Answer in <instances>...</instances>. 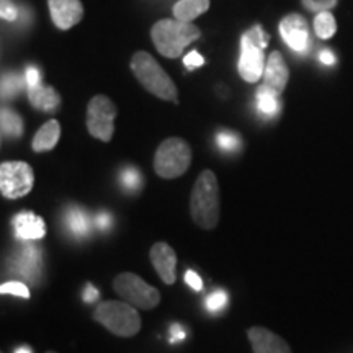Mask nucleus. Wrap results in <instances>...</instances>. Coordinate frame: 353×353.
<instances>
[{"instance_id": "obj_1", "label": "nucleus", "mask_w": 353, "mask_h": 353, "mask_svg": "<svg viewBox=\"0 0 353 353\" xmlns=\"http://www.w3.org/2000/svg\"><path fill=\"white\" fill-rule=\"evenodd\" d=\"M219 187L213 170H203L193 185L190 196V213L196 226L214 229L219 223Z\"/></svg>"}, {"instance_id": "obj_2", "label": "nucleus", "mask_w": 353, "mask_h": 353, "mask_svg": "<svg viewBox=\"0 0 353 353\" xmlns=\"http://www.w3.org/2000/svg\"><path fill=\"white\" fill-rule=\"evenodd\" d=\"M200 37V28L192 21H180L176 19L159 20L151 28L154 46L162 56L169 59L179 57L190 43L196 41Z\"/></svg>"}, {"instance_id": "obj_3", "label": "nucleus", "mask_w": 353, "mask_h": 353, "mask_svg": "<svg viewBox=\"0 0 353 353\" xmlns=\"http://www.w3.org/2000/svg\"><path fill=\"white\" fill-rule=\"evenodd\" d=\"M131 70L138 82L143 85L145 90L151 92L157 99L174 101H179V92L169 74L159 65V63L154 57L145 51L134 52L131 57Z\"/></svg>"}, {"instance_id": "obj_4", "label": "nucleus", "mask_w": 353, "mask_h": 353, "mask_svg": "<svg viewBox=\"0 0 353 353\" xmlns=\"http://www.w3.org/2000/svg\"><path fill=\"white\" fill-rule=\"evenodd\" d=\"M268 41H270V37L263 32L260 25L252 26L242 34L239 76L245 82L255 83L263 77L265 64H267L263 50L268 46Z\"/></svg>"}, {"instance_id": "obj_5", "label": "nucleus", "mask_w": 353, "mask_h": 353, "mask_svg": "<svg viewBox=\"0 0 353 353\" xmlns=\"http://www.w3.org/2000/svg\"><path fill=\"white\" fill-rule=\"evenodd\" d=\"M94 319L118 337H132L141 330L138 309L126 301H103L95 309Z\"/></svg>"}, {"instance_id": "obj_6", "label": "nucleus", "mask_w": 353, "mask_h": 353, "mask_svg": "<svg viewBox=\"0 0 353 353\" xmlns=\"http://www.w3.org/2000/svg\"><path fill=\"white\" fill-rule=\"evenodd\" d=\"M192 164V148L182 138H169L157 148L154 156V170L161 179L182 176Z\"/></svg>"}, {"instance_id": "obj_7", "label": "nucleus", "mask_w": 353, "mask_h": 353, "mask_svg": "<svg viewBox=\"0 0 353 353\" xmlns=\"http://www.w3.org/2000/svg\"><path fill=\"white\" fill-rule=\"evenodd\" d=\"M113 288L120 294L123 301L132 304L134 307L151 311L161 303V293L157 288L148 285L136 273H120L114 276Z\"/></svg>"}, {"instance_id": "obj_8", "label": "nucleus", "mask_w": 353, "mask_h": 353, "mask_svg": "<svg viewBox=\"0 0 353 353\" xmlns=\"http://www.w3.org/2000/svg\"><path fill=\"white\" fill-rule=\"evenodd\" d=\"M117 105L107 95H95L87 107V130L95 139L110 143L114 134Z\"/></svg>"}, {"instance_id": "obj_9", "label": "nucleus", "mask_w": 353, "mask_h": 353, "mask_svg": "<svg viewBox=\"0 0 353 353\" xmlns=\"http://www.w3.org/2000/svg\"><path fill=\"white\" fill-rule=\"evenodd\" d=\"M34 185L32 165L21 161L2 162L0 165V192L7 200H17L28 195Z\"/></svg>"}, {"instance_id": "obj_10", "label": "nucleus", "mask_w": 353, "mask_h": 353, "mask_svg": "<svg viewBox=\"0 0 353 353\" xmlns=\"http://www.w3.org/2000/svg\"><path fill=\"white\" fill-rule=\"evenodd\" d=\"M280 34L294 52L304 54L311 46V33L307 21L299 13H290L280 21Z\"/></svg>"}, {"instance_id": "obj_11", "label": "nucleus", "mask_w": 353, "mask_h": 353, "mask_svg": "<svg viewBox=\"0 0 353 353\" xmlns=\"http://www.w3.org/2000/svg\"><path fill=\"white\" fill-rule=\"evenodd\" d=\"M52 23L59 30H70L83 17L81 0H48Z\"/></svg>"}, {"instance_id": "obj_12", "label": "nucleus", "mask_w": 353, "mask_h": 353, "mask_svg": "<svg viewBox=\"0 0 353 353\" xmlns=\"http://www.w3.org/2000/svg\"><path fill=\"white\" fill-rule=\"evenodd\" d=\"M149 259L156 268L159 278L164 281L165 285H174L176 280V254L169 244L165 242H156L151 247Z\"/></svg>"}, {"instance_id": "obj_13", "label": "nucleus", "mask_w": 353, "mask_h": 353, "mask_svg": "<svg viewBox=\"0 0 353 353\" xmlns=\"http://www.w3.org/2000/svg\"><path fill=\"white\" fill-rule=\"evenodd\" d=\"M290 81V69L286 65L281 52L273 51L268 56L267 64H265V72H263V85L268 87L270 90L276 92L278 95L283 94L286 88V83Z\"/></svg>"}, {"instance_id": "obj_14", "label": "nucleus", "mask_w": 353, "mask_h": 353, "mask_svg": "<svg viewBox=\"0 0 353 353\" xmlns=\"http://www.w3.org/2000/svg\"><path fill=\"white\" fill-rule=\"evenodd\" d=\"M254 353H291V348L280 335L265 327H250L247 330Z\"/></svg>"}, {"instance_id": "obj_15", "label": "nucleus", "mask_w": 353, "mask_h": 353, "mask_svg": "<svg viewBox=\"0 0 353 353\" xmlns=\"http://www.w3.org/2000/svg\"><path fill=\"white\" fill-rule=\"evenodd\" d=\"M13 229L21 241H38L46 236V224L43 218L32 211H23L13 218Z\"/></svg>"}, {"instance_id": "obj_16", "label": "nucleus", "mask_w": 353, "mask_h": 353, "mask_svg": "<svg viewBox=\"0 0 353 353\" xmlns=\"http://www.w3.org/2000/svg\"><path fill=\"white\" fill-rule=\"evenodd\" d=\"M28 99H30V103L33 105V108L41 110V112H48V113L56 112L61 105V97L54 90V87L43 85V83H39L37 87L28 88Z\"/></svg>"}, {"instance_id": "obj_17", "label": "nucleus", "mask_w": 353, "mask_h": 353, "mask_svg": "<svg viewBox=\"0 0 353 353\" xmlns=\"http://www.w3.org/2000/svg\"><path fill=\"white\" fill-rule=\"evenodd\" d=\"M61 138V125L57 120H50L39 128L32 141V149L34 152H46L56 148Z\"/></svg>"}, {"instance_id": "obj_18", "label": "nucleus", "mask_w": 353, "mask_h": 353, "mask_svg": "<svg viewBox=\"0 0 353 353\" xmlns=\"http://www.w3.org/2000/svg\"><path fill=\"white\" fill-rule=\"evenodd\" d=\"M210 8V0H179L175 3L174 17L180 21H193Z\"/></svg>"}, {"instance_id": "obj_19", "label": "nucleus", "mask_w": 353, "mask_h": 353, "mask_svg": "<svg viewBox=\"0 0 353 353\" xmlns=\"http://www.w3.org/2000/svg\"><path fill=\"white\" fill-rule=\"evenodd\" d=\"M257 108L265 117H275L281 108L280 95L262 83L257 90Z\"/></svg>"}, {"instance_id": "obj_20", "label": "nucleus", "mask_w": 353, "mask_h": 353, "mask_svg": "<svg viewBox=\"0 0 353 353\" xmlns=\"http://www.w3.org/2000/svg\"><path fill=\"white\" fill-rule=\"evenodd\" d=\"M2 134L3 138L15 139L23 134V121L19 113L13 112L12 108H2Z\"/></svg>"}, {"instance_id": "obj_21", "label": "nucleus", "mask_w": 353, "mask_h": 353, "mask_svg": "<svg viewBox=\"0 0 353 353\" xmlns=\"http://www.w3.org/2000/svg\"><path fill=\"white\" fill-rule=\"evenodd\" d=\"M314 32L321 39L332 38L337 32V21L329 10L319 12L314 19Z\"/></svg>"}, {"instance_id": "obj_22", "label": "nucleus", "mask_w": 353, "mask_h": 353, "mask_svg": "<svg viewBox=\"0 0 353 353\" xmlns=\"http://www.w3.org/2000/svg\"><path fill=\"white\" fill-rule=\"evenodd\" d=\"M20 263L26 267L25 275L28 276L30 280H33V276L37 275L39 268H41V257H39L38 249H34V247H28V249H25L23 255H21Z\"/></svg>"}, {"instance_id": "obj_23", "label": "nucleus", "mask_w": 353, "mask_h": 353, "mask_svg": "<svg viewBox=\"0 0 353 353\" xmlns=\"http://www.w3.org/2000/svg\"><path fill=\"white\" fill-rule=\"evenodd\" d=\"M23 79L19 74H7L2 79V97L3 99H13L15 95H19L23 88Z\"/></svg>"}, {"instance_id": "obj_24", "label": "nucleus", "mask_w": 353, "mask_h": 353, "mask_svg": "<svg viewBox=\"0 0 353 353\" xmlns=\"http://www.w3.org/2000/svg\"><path fill=\"white\" fill-rule=\"evenodd\" d=\"M68 226L70 228L76 236H83L88 231V221L87 216L79 210H72L68 214Z\"/></svg>"}, {"instance_id": "obj_25", "label": "nucleus", "mask_w": 353, "mask_h": 353, "mask_svg": "<svg viewBox=\"0 0 353 353\" xmlns=\"http://www.w3.org/2000/svg\"><path fill=\"white\" fill-rule=\"evenodd\" d=\"M216 143H218V145L223 151H236L241 145V138L236 132L223 131L216 136Z\"/></svg>"}, {"instance_id": "obj_26", "label": "nucleus", "mask_w": 353, "mask_h": 353, "mask_svg": "<svg viewBox=\"0 0 353 353\" xmlns=\"http://www.w3.org/2000/svg\"><path fill=\"white\" fill-rule=\"evenodd\" d=\"M0 293L2 294H13V296L20 298H30V290L26 288V285L20 283V281H8L0 286Z\"/></svg>"}, {"instance_id": "obj_27", "label": "nucleus", "mask_w": 353, "mask_h": 353, "mask_svg": "<svg viewBox=\"0 0 353 353\" xmlns=\"http://www.w3.org/2000/svg\"><path fill=\"white\" fill-rule=\"evenodd\" d=\"M226 303H228V294L224 293V291H214L213 294H210V296L206 298V307L213 312L223 309L226 306Z\"/></svg>"}, {"instance_id": "obj_28", "label": "nucleus", "mask_w": 353, "mask_h": 353, "mask_svg": "<svg viewBox=\"0 0 353 353\" xmlns=\"http://www.w3.org/2000/svg\"><path fill=\"white\" fill-rule=\"evenodd\" d=\"M303 6L309 8V10L319 13L330 10V8L337 6V0H303Z\"/></svg>"}, {"instance_id": "obj_29", "label": "nucleus", "mask_w": 353, "mask_h": 353, "mask_svg": "<svg viewBox=\"0 0 353 353\" xmlns=\"http://www.w3.org/2000/svg\"><path fill=\"white\" fill-rule=\"evenodd\" d=\"M19 15H20L19 7L13 6L12 0H2V7H0V17H2V20L15 21L19 19Z\"/></svg>"}, {"instance_id": "obj_30", "label": "nucleus", "mask_w": 353, "mask_h": 353, "mask_svg": "<svg viewBox=\"0 0 353 353\" xmlns=\"http://www.w3.org/2000/svg\"><path fill=\"white\" fill-rule=\"evenodd\" d=\"M123 185L130 190L139 188L141 185V174L136 169H126L123 172Z\"/></svg>"}, {"instance_id": "obj_31", "label": "nucleus", "mask_w": 353, "mask_h": 353, "mask_svg": "<svg viewBox=\"0 0 353 353\" xmlns=\"http://www.w3.org/2000/svg\"><path fill=\"white\" fill-rule=\"evenodd\" d=\"M183 64L187 65L190 70H193L205 64V59H203V56H200V52L198 51H192L183 57Z\"/></svg>"}, {"instance_id": "obj_32", "label": "nucleus", "mask_w": 353, "mask_h": 353, "mask_svg": "<svg viewBox=\"0 0 353 353\" xmlns=\"http://www.w3.org/2000/svg\"><path fill=\"white\" fill-rule=\"evenodd\" d=\"M25 81L28 88L39 85V83H41V81H39V70L37 68H33V65H30V68L25 70Z\"/></svg>"}, {"instance_id": "obj_33", "label": "nucleus", "mask_w": 353, "mask_h": 353, "mask_svg": "<svg viewBox=\"0 0 353 353\" xmlns=\"http://www.w3.org/2000/svg\"><path fill=\"white\" fill-rule=\"evenodd\" d=\"M185 281H187L190 288H193L195 291H200L203 288V280L198 276V273H195L193 270H188L185 273Z\"/></svg>"}, {"instance_id": "obj_34", "label": "nucleus", "mask_w": 353, "mask_h": 353, "mask_svg": "<svg viewBox=\"0 0 353 353\" xmlns=\"http://www.w3.org/2000/svg\"><path fill=\"white\" fill-rule=\"evenodd\" d=\"M99 296H100L99 290H95L90 283H87L85 285V291H83V301H85V303H94V301H97V299H99Z\"/></svg>"}, {"instance_id": "obj_35", "label": "nucleus", "mask_w": 353, "mask_h": 353, "mask_svg": "<svg viewBox=\"0 0 353 353\" xmlns=\"http://www.w3.org/2000/svg\"><path fill=\"white\" fill-rule=\"evenodd\" d=\"M319 59H321V63L325 64V65H332V64H335V56H334V52L329 51V50L321 51Z\"/></svg>"}, {"instance_id": "obj_36", "label": "nucleus", "mask_w": 353, "mask_h": 353, "mask_svg": "<svg viewBox=\"0 0 353 353\" xmlns=\"http://www.w3.org/2000/svg\"><path fill=\"white\" fill-rule=\"evenodd\" d=\"M97 224H99V228H101V229L108 228L110 224H112V216L107 214V213L99 214V218H97Z\"/></svg>"}, {"instance_id": "obj_37", "label": "nucleus", "mask_w": 353, "mask_h": 353, "mask_svg": "<svg viewBox=\"0 0 353 353\" xmlns=\"http://www.w3.org/2000/svg\"><path fill=\"white\" fill-rule=\"evenodd\" d=\"M183 337H185V332L180 329V325H174V327H172V342L182 341Z\"/></svg>"}, {"instance_id": "obj_38", "label": "nucleus", "mask_w": 353, "mask_h": 353, "mask_svg": "<svg viewBox=\"0 0 353 353\" xmlns=\"http://www.w3.org/2000/svg\"><path fill=\"white\" fill-rule=\"evenodd\" d=\"M15 353H33V352H32V348H30V347L23 345V347L17 348V352H15Z\"/></svg>"}, {"instance_id": "obj_39", "label": "nucleus", "mask_w": 353, "mask_h": 353, "mask_svg": "<svg viewBox=\"0 0 353 353\" xmlns=\"http://www.w3.org/2000/svg\"><path fill=\"white\" fill-rule=\"evenodd\" d=\"M46 353H56V352H46Z\"/></svg>"}]
</instances>
